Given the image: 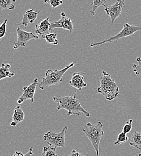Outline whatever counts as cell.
<instances>
[{"instance_id": "obj_1", "label": "cell", "mask_w": 141, "mask_h": 156, "mask_svg": "<svg viewBox=\"0 0 141 156\" xmlns=\"http://www.w3.org/2000/svg\"><path fill=\"white\" fill-rule=\"evenodd\" d=\"M53 100L58 104L57 107V111L65 109L67 111V115H74L76 116L84 115L85 117H90V113L85 110L81 105L80 101L76 98V92L74 95L65 97H53Z\"/></svg>"}, {"instance_id": "obj_2", "label": "cell", "mask_w": 141, "mask_h": 156, "mask_svg": "<svg viewBox=\"0 0 141 156\" xmlns=\"http://www.w3.org/2000/svg\"><path fill=\"white\" fill-rule=\"evenodd\" d=\"M100 82V87L96 89L97 93L103 94L106 100L109 101L118 98L120 93L119 87L108 72L106 71L101 72Z\"/></svg>"}, {"instance_id": "obj_3", "label": "cell", "mask_w": 141, "mask_h": 156, "mask_svg": "<svg viewBox=\"0 0 141 156\" xmlns=\"http://www.w3.org/2000/svg\"><path fill=\"white\" fill-rule=\"evenodd\" d=\"M103 127V124L100 121H99L95 124L88 122L85 128L82 129V132L93 145L96 156H100L99 147L101 139L104 135Z\"/></svg>"}, {"instance_id": "obj_4", "label": "cell", "mask_w": 141, "mask_h": 156, "mask_svg": "<svg viewBox=\"0 0 141 156\" xmlns=\"http://www.w3.org/2000/svg\"><path fill=\"white\" fill-rule=\"evenodd\" d=\"M75 64V62H72L61 70H47L45 72V77L41 79L39 85V87L41 90H44L49 87L60 83L62 80V78L64 73L69 69L73 67Z\"/></svg>"}, {"instance_id": "obj_5", "label": "cell", "mask_w": 141, "mask_h": 156, "mask_svg": "<svg viewBox=\"0 0 141 156\" xmlns=\"http://www.w3.org/2000/svg\"><path fill=\"white\" fill-rule=\"evenodd\" d=\"M67 130V126H65L60 132L49 131L43 136V138L53 148L56 150L58 148H64L65 146V137Z\"/></svg>"}, {"instance_id": "obj_6", "label": "cell", "mask_w": 141, "mask_h": 156, "mask_svg": "<svg viewBox=\"0 0 141 156\" xmlns=\"http://www.w3.org/2000/svg\"><path fill=\"white\" fill-rule=\"evenodd\" d=\"M141 30V27H140L133 25H130L127 23H125L124 24L123 29L117 35H115L109 39H106V40L101 41L99 42H92L90 44V46L91 48H93V47H95V46H101L106 43H113L115 41H117L120 39H122L124 37H126L128 36H130L134 34L135 33Z\"/></svg>"}, {"instance_id": "obj_7", "label": "cell", "mask_w": 141, "mask_h": 156, "mask_svg": "<svg viewBox=\"0 0 141 156\" xmlns=\"http://www.w3.org/2000/svg\"><path fill=\"white\" fill-rule=\"evenodd\" d=\"M124 5V0H117L116 2L112 5L104 7V11L111 18L112 24L115 20L121 16Z\"/></svg>"}, {"instance_id": "obj_8", "label": "cell", "mask_w": 141, "mask_h": 156, "mask_svg": "<svg viewBox=\"0 0 141 156\" xmlns=\"http://www.w3.org/2000/svg\"><path fill=\"white\" fill-rule=\"evenodd\" d=\"M17 41L14 42L13 46V48L15 49H17L19 47H25L26 43L30 40L39 39V37L35 36L33 33L24 31L19 27L17 28Z\"/></svg>"}, {"instance_id": "obj_9", "label": "cell", "mask_w": 141, "mask_h": 156, "mask_svg": "<svg viewBox=\"0 0 141 156\" xmlns=\"http://www.w3.org/2000/svg\"><path fill=\"white\" fill-rule=\"evenodd\" d=\"M38 85V79L36 78L33 83L26 87L23 88L22 94L18 98L17 102L19 105L22 103L26 100H30L31 103H33L34 101V95L37 85Z\"/></svg>"}, {"instance_id": "obj_10", "label": "cell", "mask_w": 141, "mask_h": 156, "mask_svg": "<svg viewBox=\"0 0 141 156\" xmlns=\"http://www.w3.org/2000/svg\"><path fill=\"white\" fill-rule=\"evenodd\" d=\"M61 19L58 21H55L51 23L49 31H52L55 28H62L69 31L70 33L73 31V24L70 18H68L65 12L60 13Z\"/></svg>"}, {"instance_id": "obj_11", "label": "cell", "mask_w": 141, "mask_h": 156, "mask_svg": "<svg viewBox=\"0 0 141 156\" xmlns=\"http://www.w3.org/2000/svg\"><path fill=\"white\" fill-rule=\"evenodd\" d=\"M49 20L50 19L48 17L45 20H41L39 24L36 25V33L39 39H44L45 36L49 34L51 25Z\"/></svg>"}, {"instance_id": "obj_12", "label": "cell", "mask_w": 141, "mask_h": 156, "mask_svg": "<svg viewBox=\"0 0 141 156\" xmlns=\"http://www.w3.org/2000/svg\"><path fill=\"white\" fill-rule=\"evenodd\" d=\"M81 72H75L73 74L69 83L79 91H81L83 88L87 86V83L84 81V77Z\"/></svg>"}, {"instance_id": "obj_13", "label": "cell", "mask_w": 141, "mask_h": 156, "mask_svg": "<svg viewBox=\"0 0 141 156\" xmlns=\"http://www.w3.org/2000/svg\"><path fill=\"white\" fill-rule=\"evenodd\" d=\"M39 11H36L33 9L28 10L25 12L23 16L22 20L20 23L18 24L19 27H25L26 28L29 23H33L37 18Z\"/></svg>"}, {"instance_id": "obj_14", "label": "cell", "mask_w": 141, "mask_h": 156, "mask_svg": "<svg viewBox=\"0 0 141 156\" xmlns=\"http://www.w3.org/2000/svg\"><path fill=\"white\" fill-rule=\"evenodd\" d=\"M25 118V114L20 106H17L14 110L12 117V121L10 122V126L15 127L21 122Z\"/></svg>"}, {"instance_id": "obj_15", "label": "cell", "mask_w": 141, "mask_h": 156, "mask_svg": "<svg viewBox=\"0 0 141 156\" xmlns=\"http://www.w3.org/2000/svg\"><path fill=\"white\" fill-rule=\"evenodd\" d=\"M11 66L9 64H1L0 67V80L4 78H13L15 76L14 72H11L10 69Z\"/></svg>"}, {"instance_id": "obj_16", "label": "cell", "mask_w": 141, "mask_h": 156, "mask_svg": "<svg viewBox=\"0 0 141 156\" xmlns=\"http://www.w3.org/2000/svg\"><path fill=\"white\" fill-rule=\"evenodd\" d=\"M130 145L138 150H141V132L135 131L131 138Z\"/></svg>"}, {"instance_id": "obj_17", "label": "cell", "mask_w": 141, "mask_h": 156, "mask_svg": "<svg viewBox=\"0 0 141 156\" xmlns=\"http://www.w3.org/2000/svg\"><path fill=\"white\" fill-rule=\"evenodd\" d=\"M16 1V0H0V11L13 10Z\"/></svg>"}, {"instance_id": "obj_18", "label": "cell", "mask_w": 141, "mask_h": 156, "mask_svg": "<svg viewBox=\"0 0 141 156\" xmlns=\"http://www.w3.org/2000/svg\"><path fill=\"white\" fill-rule=\"evenodd\" d=\"M106 0H93V3L91 4V9L90 11V14L92 16H94L96 15V12L97 9L99 7H106Z\"/></svg>"}, {"instance_id": "obj_19", "label": "cell", "mask_w": 141, "mask_h": 156, "mask_svg": "<svg viewBox=\"0 0 141 156\" xmlns=\"http://www.w3.org/2000/svg\"><path fill=\"white\" fill-rule=\"evenodd\" d=\"M44 39L46 40V42L50 44L56 46L58 44L57 34L55 33H49L45 36Z\"/></svg>"}, {"instance_id": "obj_20", "label": "cell", "mask_w": 141, "mask_h": 156, "mask_svg": "<svg viewBox=\"0 0 141 156\" xmlns=\"http://www.w3.org/2000/svg\"><path fill=\"white\" fill-rule=\"evenodd\" d=\"M42 156H58L56 153V149L49 147H44L43 152L41 153Z\"/></svg>"}, {"instance_id": "obj_21", "label": "cell", "mask_w": 141, "mask_h": 156, "mask_svg": "<svg viewBox=\"0 0 141 156\" xmlns=\"http://www.w3.org/2000/svg\"><path fill=\"white\" fill-rule=\"evenodd\" d=\"M136 64H132V68L133 69V72L135 75L138 76L141 75V58L138 57L136 59Z\"/></svg>"}, {"instance_id": "obj_22", "label": "cell", "mask_w": 141, "mask_h": 156, "mask_svg": "<svg viewBox=\"0 0 141 156\" xmlns=\"http://www.w3.org/2000/svg\"><path fill=\"white\" fill-rule=\"evenodd\" d=\"M129 138L127 136V134L122 132L118 136L117 140L114 142V145H120L121 144L125 143L128 140Z\"/></svg>"}, {"instance_id": "obj_23", "label": "cell", "mask_w": 141, "mask_h": 156, "mask_svg": "<svg viewBox=\"0 0 141 156\" xmlns=\"http://www.w3.org/2000/svg\"><path fill=\"white\" fill-rule=\"evenodd\" d=\"M132 122H133V119H130L129 121H127L125 123V124L124 126L123 129H122V132H124L125 133L127 134L130 132L132 129Z\"/></svg>"}, {"instance_id": "obj_24", "label": "cell", "mask_w": 141, "mask_h": 156, "mask_svg": "<svg viewBox=\"0 0 141 156\" xmlns=\"http://www.w3.org/2000/svg\"><path fill=\"white\" fill-rule=\"evenodd\" d=\"M64 0H44L45 3H48V2H49L51 6L53 9H55L58 6L61 5Z\"/></svg>"}, {"instance_id": "obj_25", "label": "cell", "mask_w": 141, "mask_h": 156, "mask_svg": "<svg viewBox=\"0 0 141 156\" xmlns=\"http://www.w3.org/2000/svg\"><path fill=\"white\" fill-rule=\"evenodd\" d=\"M7 23V20H5L0 25V39L4 37V36L6 34Z\"/></svg>"}, {"instance_id": "obj_26", "label": "cell", "mask_w": 141, "mask_h": 156, "mask_svg": "<svg viewBox=\"0 0 141 156\" xmlns=\"http://www.w3.org/2000/svg\"><path fill=\"white\" fill-rule=\"evenodd\" d=\"M33 151H33V148L31 147L30 148V149L28 150V152L25 154H23L20 151H16L13 156H33Z\"/></svg>"}, {"instance_id": "obj_27", "label": "cell", "mask_w": 141, "mask_h": 156, "mask_svg": "<svg viewBox=\"0 0 141 156\" xmlns=\"http://www.w3.org/2000/svg\"><path fill=\"white\" fill-rule=\"evenodd\" d=\"M69 156H89L88 154H86V155H84V154H82L81 153H79V152H78V151H77L76 150H72V152H71V153L70 154V155Z\"/></svg>"}, {"instance_id": "obj_28", "label": "cell", "mask_w": 141, "mask_h": 156, "mask_svg": "<svg viewBox=\"0 0 141 156\" xmlns=\"http://www.w3.org/2000/svg\"><path fill=\"white\" fill-rule=\"evenodd\" d=\"M141 156V153H139L138 156Z\"/></svg>"}]
</instances>
